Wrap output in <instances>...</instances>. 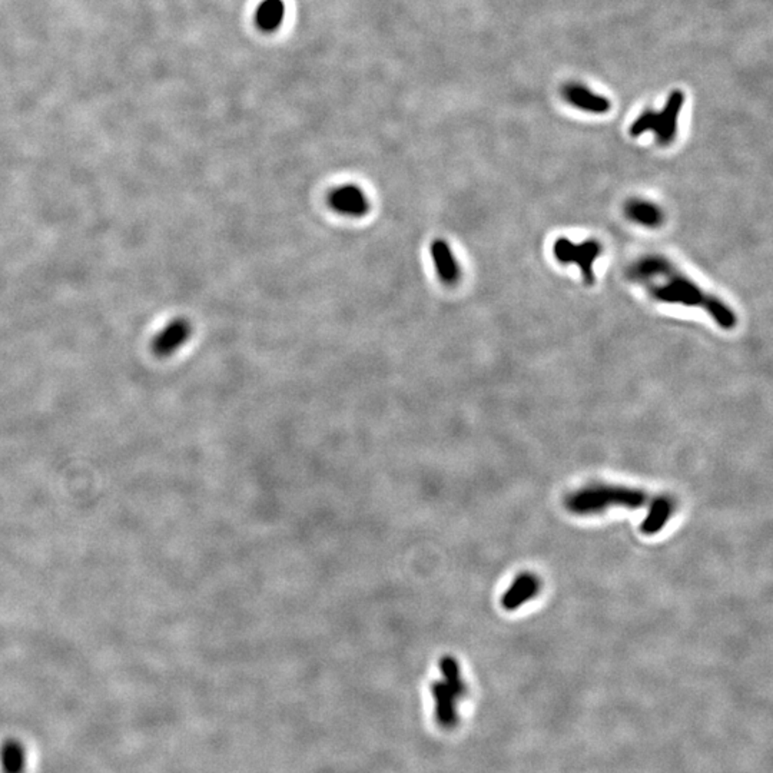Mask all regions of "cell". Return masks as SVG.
Returning a JSON list of instances; mask_svg holds the SVG:
<instances>
[{"label":"cell","instance_id":"cell-1","mask_svg":"<svg viewBox=\"0 0 773 773\" xmlns=\"http://www.w3.org/2000/svg\"><path fill=\"white\" fill-rule=\"evenodd\" d=\"M635 275L649 287L652 296L661 303L700 306L709 313L722 329H732L735 327L736 315L728 305L703 291L702 288L673 268L672 264L663 258L643 259L636 267Z\"/></svg>","mask_w":773,"mask_h":773},{"label":"cell","instance_id":"cell-2","mask_svg":"<svg viewBox=\"0 0 773 773\" xmlns=\"http://www.w3.org/2000/svg\"><path fill=\"white\" fill-rule=\"evenodd\" d=\"M601 252V245L596 239H589L586 243L576 245L570 239L559 238L553 245V254L561 264L576 262L582 269L583 278L587 285L594 282V261Z\"/></svg>","mask_w":773,"mask_h":773},{"label":"cell","instance_id":"cell-3","mask_svg":"<svg viewBox=\"0 0 773 773\" xmlns=\"http://www.w3.org/2000/svg\"><path fill=\"white\" fill-rule=\"evenodd\" d=\"M329 205L345 217H364L370 211V201L357 185H343L329 194Z\"/></svg>","mask_w":773,"mask_h":773},{"label":"cell","instance_id":"cell-4","mask_svg":"<svg viewBox=\"0 0 773 773\" xmlns=\"http://www.w3.org/2000/svg\"><path fill=\"white\" fill-rule=\"evenodd\" d=\"M191 333V322L185 318H176L153 338V352L159 357H169L189 340Z\"/></svg>","mask_w":773,"mask_h":773},{"label":"cell","instance_id":"cell-5","mask_svg":"<svg viewBox=\"0 0 773 773\" xmlns=\"http://www.w3.org/2000/svg\"><path fill=\"white\" fill-rule=\"evenodd\" d=\"M684 95L680 90H675L669 97L666 106L661 112L654 113L653 132L658 136V141L663 145L670 143L677 131V118L684 106Z\"/></svg>","mask_w":773,"mask_h":773},{"label":"cell","instance_id":"cell-6","mask_svg":"<svg viewBox=\"0 0 773 773\" xmlns=\"http://www.w3.org/2000/svg\"><path fill=\"white\" fill-rule=\"evenodd\" d=\"M540 591V582L531 573L526 572L515 577L501 599V605L506 610L519 609L520 606L535 598Z\"/></svg>","mask_w":773,"mask_h":773},{"label":"cell","instance_id":"cell-7","mask_svg":"<svg viewBox=\"0 0 773 773\" xmlns=\"http://www.w3.org/2000/svg\"><path fill=\"white\" fill-rule=\"evenodd\" d=\"M431 257H433L434 268L437 271L438 278L444 284H457L460 280L459 262L444 239H434V243H431Z\"/></svg>","mask_w":773,"mask_h":773},{"label":"cell","instance_id":"cell-8","mask_svg":"<svg viewBox=\"0 0 773 773\" xmlns=\"http://www.w3.org/2000/svg\"><path fill=\"white\" fill-rule=\"evenodd\" d=\"M431 692L436 702V717L438 725L444 729L456 728L459 723V715L456 707L457 696L454 695V692L444 682L434 684Z\"/></svg>","mask_w":773,"mask_h":773},{"label":"cell","instance_id":"cell-9","mask_svg":"<svg viewBox=\"0 0 773 773\" xmlns=\"http://www.w3.org/2000/svg\"><path fill=\"white\" fill-rule=\"evenodd\" d=\"M601 501L606 507L609 506H624V507L639 508L646 503L647 496L643 490L629 489L622 486H607V484H593Z\"/></svg>","mask_w":773,"mask_h":773},{"label":"cell","instance_id":"cell-10","mask_svg":"<svg viewBox=\"0 0 773 773\" xmlns=\"http://www.w3.org/2000/svg\"><path fill=\"white\" fill-rule=\"evenodd\" d=\"M564 97L572 105L587 111V112L605 113L610 109V104L606 97L594 95L593 92L582 85H570L564 89Z\"/></svg>","mask_w":773,"mask_h":773},{"label":"cell","instance_id":"cell-11","mask_svg":"<svg viewBox=\"0 0 773 773\" xmlns=\"http://www.w3.org/2000/svg\"><path fill=\"white\" fill-rule=\"evenodd\" d=\"M673 505L672 499L666 496L656 497L653 503L650 505L649 513L646 519L643 520L640 530L645 535H656L668 523L669 517L672 515Z\"/></svg>","mask_w":773,"mask_h":773},{"label":"cell","instance_id":"cell-12","mask_svg":"<svg viewBox=\"0 0 773 773\" xmlns=\"http://www.w3.org/2000/svg\"><path fill=\"white\" fill-rule=\"evenodd\" d=\"M566 507L575 514H593V513H600L605 510L606 505L599 497L598 491L593 486L586 487V489L579 490L566 499Z\"/></svg>","mask_w":773,"mask_h":773},{"label":"cell","instance_id":"cell-13","mask_svg":"<svg viewBox=\"0 0 773 773\" xmlns=\"http://www.w3.org/2000/svg\"><path fill=\"white\" fill-rule=\"evenodd\" d=\"M0 766L4 773H25L27 752L18 739H6L0 746Z\"/></svg>","mask_w":773,"mask_h":773},{"label":"cell","instance_id":"cell-14","mask_svg":"<svg viewBox=\"0 0 773 773\" xmlns=\"http://www.w3.org/2000/svg\"><path fill=\"white\" fill-rule=\"evenodd\" d=\"M626 213L631 220L645 227H658L663 220V213L658 206L652 202L640 201V199L629 202Z\"/></svg>","mask_w":773,"mask_h":773},{"label":"cell","instance_id":"cell-15","mask_svg":"<svg viewBox=\"0 0 773 773\" xmlns=\"http://www.w3.org/2000/svg\"><path fill=\"white\" fill-rule=\"evenodd\" d=\"M282 18L284 4L281 0H266L258 9L257 22L262 29H275L282 22Z\"/></svg>","mask_w":773,"mask_h":773},{"label":"cell","instance_id":"cell-16","mask_svg":"<svg viewBox=\"0 0 773 773\" xmlns=\"http://www.w3.org/2000/svg\"><path fill=\"white\" fill-rule=\"evenodd\" d=\"M440 669L443 675H444V684L454 692L457 699H461L468 695V686L464 684V680L461 679L459 665H457V661L454 659H443L440 663Z\"/></svg>","mask_w":773,"mask_h":773},{"label":"cell","instance_id":"cell-17","mask_svg":"<svg viewBox=\"0 0 773 773\" xmlns=\"http://www.w3.org/2000/svg\"><path fill=\"white\" fill-rule=\"evenodd\" d=\"M654 113L656 112H653V111H647V112L640 115L639 118L635 120V124L631 125V136H640V135L645 134V132L653 131Z\"/></svg>","mask_w":773,"mask_h":773}]
</instances>
